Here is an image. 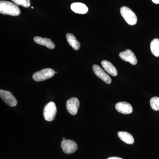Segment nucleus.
<instances>
[{"label": "nucleus", "mask_w": 159, "mask_h": 159, "mask_svg": "<svg viewBox=\"0 0 159 159\" xmlns=\"http://www.w3.org/2000/svg\"><path fill=\"white\" fill-rule=\"evenodd\" d=\"M116 108L119 112L123 114H129L133 111L130 104L126 102H119L116 104Z\"/></svg>", "instance_id": "nucleus-10"}, {"label": "nucleus", "mask_w": 159, "mask_h": 159, "mask_svg": "<svg viewBox=\"0 0 159 159\" xmlns=\"http://www.w3.org/2000/svg\"><path fill=\"white\" fill-rule=\"evenodd\" d=\"M120 13L127 24L130 25H136L138 19L136 14L131 9L126 6H123L120 9Z\"/></svg>", "instance_id": "nucleus-2"}, {"label": "nucleus", "mask_w": 159, "mask_h": 159, "mask_svg": "<svg viewBox=\"0 0 159 159\" xmlns=\"http://www.w3.org/2000/svg\"><path fill=\"white\" fill-rule=\"evenodd\" d=\"M11 1L18 6H23L25 8H29L31 5L30 0H11Z\"/></svg>", "instance_id": "nucleus-18"}, {"label": "nucleus", "mask_w": 159, "mask_h": 159, "mask_svg": "<svg viewBox=\"0 0 159 159\" xmlns=\"http://www.w3.org/2000/svg\"><path fill=\"white\" fill-rule=\"evenodd\" d=\"M102 66L105 71L109 74L114 77H116L118 74V71L116 68L112 64L106 60L102 61L101 62Z\"/></svg>", "instance_id": "nucleus-13"}, {"label": "nucleus", "mask_w": 159, "mask_h": 159, "mask_svg": "<svg viewBox=\"0 0 159 159\" xmlns=\"http://www.w3.org/2000/svg\"><path fill=\"white\" fill-rule=\"evenodd\" d=\"M118 136L122 141L127 144H133L134 142L133 137L128 132L125 131L119 132Z\"/></svg>", "instance_id": "nucleus-15"}, {"label": "nucleus", "mask_w": 159, "mask_h": 159, "mask_svg": "<svg viewBox=\"0 0 159 159\" xmlns=\"http://www.w3.org/2000/svg\"><path fill=\"white\" fill-rule=\"evenodd\" d=\"M152 1L153 3H155V4H159V0H152Z\"/></svg>", "instance_id": "nucleus-20"}, {"label": "nucleus", "mask_w": 159, "mask_h": 159, "mask_svg": "<svg viewBox=\"0 0 159 159\" xmlns=\"http://www.w3.org/2000/svg\"><path fill=\"white\" fill-rule=\"evenodd\" d=\"M72 11L78 14H84L87 13L89 9L85 4L80 2L74 3L71 5Z\"/></svg>", "instance_id": "nucleus-11"}, {"label": "nucleus", "mask_w": 159, "mask_h": 159, "mask_svg": "<svg viewBox=\"0 0 159 159\" xmlns=\"http://www.w3.org/2000/svg\"><path fill=\"white\" fill-rule=\"evenodd\" d=\"M63 140H65V138H63Z\"/></svg>", "instance_id": "nucleus-21"}, {"label": "nucleus", "mask_w": 159, "mask_h": 159, "mask_svg": "<svg viewBox=\"0 0 159 159\" xmlns=\"http://www.w3.org/2000/svg\"><path fill=\"white\" fill-rule=\"evenodd\" d=\"M150 106L154 111H159V97H154L151 99Z\"/></svg>", "instance_id": "nucleus-17"}, {"label": "nucleus", "mask_w": 159, "mask_h": 159, "mask_svg": "<svg viewBox=\"0 0 159 159\" xmlns=\"http://www.w3.org/2000/svg\"><path fill=\"white\" fill-rule=\"evenodd\" d=\"M93 70L97 77L102 80L104 82L108 84L111 83V77L99 66L94 65L93 66Z\"/></svg>", "instance_id": "nucleus-9"}, {"label": "nucleus", "mask_w": 159, "mask_h": 159, "mask_svg": "<svg viewBox=\"0 0 159 159\" xmlns=\"http://www.w3.org/2000/svg\"><path fill=\"white\" fill-rule=\"evenodd\" d=\"M61 147L64 152L69 154L74 153L77 150V146L76 142L70 140H63L61 143Z\"/></svg>", "instance_id": "nucleus-6"}, {"label": "nucleus", "mask_w": 159, "mask_h": 159, "mask_svg": "<svg viewBox=\"0 0 159 159\" xmlns=\"http://www.w3.org/2000/svg\"><path fill=\"white\" fill-rule=\"evenodd\" d=\"M119 57L123 60L129 62L133 65H136L138 62L135 55L132 51L129 49L121 52L119 54Z\"/></svg>", "instance_id": "nucleus-8"}, {"label": "nucleus", "mask_w": 159, "mask_h": 159, "mask_svg": "<svg viewBox=\"0 0 159 159\" xmlns=\"http://www.w3.org/2000/svg\"><path fill=\"white\" fill-rule=\"evenodd\" d=\"M80 106V102L77 98L73 97L67 100L66 102V108L69 113L75 115L78 112Z\"/></svg>", "instance_id": "nucleus-7"}, {"label": "nucleus", "mask_w": 159, "mask_h": 159, "mask_svg": "<svg viewBox=\"0 0 159 159\" xmlns=\"http://www.w3.org/2000/svg\"><path fill=\"white\" fill-rule=\"evenodd\" d=\"M34 41L41 45L46 46L47 48L50 49H53L55 48V45L54 43L49 39L47 38H43L36 36L34 37Z\"/></svg>", "instance_id": "nucleus-12"}, {"label": "nucleus", "mask_w": 159, "mask_h": 159, "mask_svg": "<svg viewBox=\"0 0 159 159\" xmlns=\"http://www.w3.org/2000/svg\"><path fill=\"white\" fill-rule=\"evenodd\" d=\"M0 13L12 16H18L20 14V10L17 6L11 2L1 1Z\"/></svg>", "instance_id": "nucleus-1"}, {"label": "nucleus", "mask_w": 159, "mask_h": 159, "mask_svg": "<svg viewBox=\"0 0 159 159\" xmlns=\"http://www.w3.org/2000/svg\"><path fill=\"white\" fill-rule=\"evenodd\" d=\"M66 37L68 43L74 50L76 51L79 50L80 47V43L77 40L74 34L68 33Z\"/></svg>", "instance_id": "nucleus-14"}, {"label": "nucleus", "mask_w": 159, "mask_h": 159, "mask_svg": "<svg viewBox=\"0 0 159 159\" xmlns=\"http://www.w3.org/2000/svg\"><path fill=\"white\" fill-rule=\"evenodd\" d=\"M57 113V108L55 103L51 102L45 106L43 110V116L46 121L51 122L55 119Z\"/></svg>", "instance_id": "nucleus-4"}, {"label": "nucleus", "mask_w": 159, "mask_h": 159, "mask_svg": "<svg viewBox=\"0 0 159 159\" xmlns=\"http://www.w3.org/2000/svg\"><path fill=\"white\" fill-rule=\"evenodd\" d=\"M33 8H33V7H31V9H33Z\"/></svg>", "instance_id": "nucleus-22"}, {"label": "nucleus", "mask_w": 159, "mask_h": 159, "mask_svg": "<svg viewBox=\"0 0 159 159\" xmlns=\"http://www.w3.org/2000/svg\"><path fill=\"white\" fill-rule=\"evenodd\" d=\"M107 159H123L121 158L120 157H111L108 158Z\"/></svg>", "instance_id": "nucleus-19"}, {"label": "nucleus", "mask_w": 159, "mask_h": 159, "mask_svg": "<svg viewBox=\"0 0 159 159\" xmlns=\"http://www.w3.org/2000/svg\"><path fill=\"white\" fill-rule=\"evenodd\" d=\"M150 49L152 54L157 57H159V39H155L150 44Z\"/></svg>", "instance_id": "nucleus-16"}, {"label": "nucleus", "mask_w": 159, "mask_h": 159, "mask_svg": "<svg viewBox=\"0 0 159 159\" xmlns=\"http://www.w3.org/2000/svg\"><path fill=\"white\" fill-rule=\"evenodd\" d=\"M55 73H56V74H57V72H55Z\"/></svg>", "instance_id": "nucleus-23"}, {"label": "nucleus", "mask_w": 159, "mask_h": 159, "mask_svg": "<svg viewBox=\"0 0 159 159\" xmlns=\"http://www.w3.org/2000/svg\"><path fill=\"white\" fill-rule=\"evenodd\" d=\"M54 74L55 72L53 69L46 68L35 72L33 74L32 77L34 81L39 82L50 79L54 76Z\"/></svg>", "instance_id": "nucleus-3"}, {"label": "nucleus", "mask_w": 159, "mask_h": 159, "mask_svg": "<svg viewBox=\"0 0 159 159\" xmlns=\"http://www.w3.org/2000/svg\"><path fill=\"white\" fill-rule=\"evenodd\" d=\"M0 97L3 101L10 107H15L17 105V101L15 97L10 92L1 89Z\"/></svg>", "instance_id": "nucleus-5"}]
</instances>
